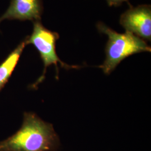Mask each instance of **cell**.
<instances>
[{
  "label": "cell",
  "mask_w": 151,
  "mask_h": 151,
  "mask_svg": "<svg viewBox=\"0 0 151 151\" xmlns=\"http://www.w3.org/2000/svg\"><path fill=\"white\" fill-rule=\"evenodd\" d=\"M60 38L57 32H52L45 28L40 21L33 22V31L30 36L26 37L27 44H32L38 50L40 58L44 64L43 75L37 81L32 85V87H36L42 82L45 78V75L49 66L53 65L55 67L57 76H58V64L61 67L65 69L78 68V66L70 65L60 60L57 55L55 45L56 42Z\"/></svg>",
  "instance_id": "obj_3"
},
{
  "label": "cell",
  "mask_w": 151,
  "mask_h": 151,
  "mask_svg": "<svg viewBox=\"0 0 151 151\" xmlns=\"http://www.w3.org/2000/svg\"><path fill=\"white\" fill-rule=\"evenodd\" d=\"M43 11L42 0H11L8 9L0 17V23L6 19L40 21Z\"/></svg>",
  "instance_id": "obj_5"
},
{
  "label": "cell",
  "mask_w": 151,
  "mask_h": 151,
  "mask_svg": "<svg viewBox=\"0 0 151 151\" xmlns=\"http://www.w3.org/2000/svg\"><path fill=\"white\" fill-rule=\"evenodd\" d=\"M129 0H106L109 6H118L124 2H128Z\"/></svg>",
  "instance_id": "obj_7"
},
{
  "label": "cell",
  "mask_w": 151,
  "mask_h": 151,
  "mask_svg": "<svg viewBox=\"0 0 151 151\" xmlns=\"http://www.w3.org/2000/svg\"><path fill=\"white\" fill-rule=\"evenodd\" d=\"M27 45L25 38L0 64V91L10 79Z\"/></svg>",
  "instance_id": "obj_6"
},
{
  "label": "cell",
  "mask_w": 151,
  "mask_h": 151,
  "mask_svg": "<svg viewBox=\"0 0 151 151\" xmlns=\"http://www.w3.org/2000/svg\"><path fill=\"white\" fill-rule=\"evenodd\" d=\"M97 28L99 32L108 37L105 47L106 58L100 66L106 75L110 74L122 60L130 55L151 52V47L146 41L132 32L126 31L123 34L118 33L101 22L97 24Z\"/></svg>",
  "instance_id": "obj_2"
},
{
  "label": "cell",
  "mask_w": 151,
  "mask_h": 151,
  "mask_svg": "<svg viewBox=\"0 0 151 151\" xmlns=\"http://www.w3.org/2000/svg\"><path fill=\"white\" fill-rule=\"evenodd\" d=\"M60 139L52 124L32 113H25L22 127L0 142V151H55Z\"/></svg>",
  "instance_id": "obj_1"
},
{
  "label": "cell",
  "mask_w": 151,
  "mask_h": 151,
  "mask_svg": "<svg viewBox=\"0 0 151 151\" xmlns=\"http://www.w3.org/2000/svg\"><path fill=\"white\" fill-rule=\"evenodd\" d=\"M120 24L126 31L151 42V6L142 5L130 7L120 16Z\"/></svg>",
  "instance_id": "obj_4"
}]
</instances>
